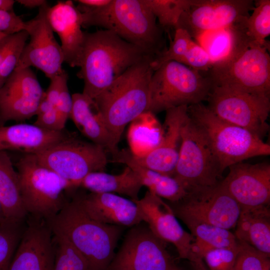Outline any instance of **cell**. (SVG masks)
Returning <instances> with one entry per match:
<instances>
[{"label": "cell", "mask_w": 270, "mask_h": 270, "mask_svg": "<svg viewBox=\"0 0 270 270\" xmlns=\"http://www.w3.org/2000/svg\"><path fill=\"white\" fill-rule=\"evenodd\" d=\"M194 0H144L162 29L175 28L182 14Z\"/></svg>", "instance_id": "obj_32"}, {"label": "cell", "mask_w": 270, "mask_h": 270, "mask_svg": "<svg viewBox=\"0 0 270 270\" xmlns=\"http://www.w3.org/2000/svg\"><path fill=\"white\" fill-rule=\"evenodd\" d=\"M188 113L208 142L223 172L245 160L270 154L269 144L218 118L202 102L188 106Z\"/></svg>", "instance_id": "obj_5"}, {"label": "cell", "mask_w": 270, "mask_h": 270, "mask_svg": "<svg viewBox=\"0 0 270 270\" xmlns=\"http://www.w3.org/2000/svg\"><path fill=\"white\" fill-rule=\"evenodd\" d=\"M238 250V243L235 248L212 249L204 254L202 260L210 270H233Z\"/></svg>", "instance_id": "obj_39"}, {"label": "cell", "mask_w": 270, "mask_h": 270, "mask_svg": "<svg viewBox=\"0 0 270 270\" xmlns=\"http://www.w3.org/2000/svg\"><path fill=\"white\" fill-rule=\"evenodd\" d=\"M162 126L154 114L146 111L134 120L128 132L130 151L136 157H142L150 152L158 144Z\"/></svg>", "instance_id": "obj_30"}, {"label": "cell", "mask_w": 270, "mask_h": 270, "mask_svg": "<svg viewBox=\"0 0 270 270\" xmlns=\"http://www.w3.org/2000/svg\"><path fill=\"white\" fill-rule=\"evenodd\" d=\"M16 166L24 207L34 218L52 219L68 201L66 194L76 188L40 164L34 154H24Z\"/></svg>", "instance_id": "obj_6"}, {"label": "cell", "mask_w": 270, "mask_h": 270, "mask_svg": "<svg viewBox=\"0 0 270 270\" xmlns=\"http://www.w3.org/2000/svg\"><path fill=\"white\" fill-rule=\"evenodd\" d=\"M50 6L46 2L39 8L36 16L25 22L30 40L23 49L16 68L34 66L51 79L62 73L64 56L60 44L54 36L47 18Z\"/></svg>", "instance_id": "obj_15"}, {"label": "cell", "mask_w": 270, "mask_h": 270, "mask_svg": "<svg viewBox=\"0 0 270 270\" xmlns=\"http://www.w3.org/2000/svg\"><path fill=\"white\" fill-rule=\"evenodd\" d=\"M222 186L238 203L241 208L270 205V164L243 162L228 167Z\"/></svg>", "instance_id": "obj_18"}, {"label": "cell", "mask_w": 270, "mask_h": 270, "mask_svg": "<svg viewBox=\"0 0 270 270\" xmlns=\"http://www.w3.org/2000/svg\"><path fill=\"white\" fill-rule=\"evenodd\" d=\"M68 75L64 70L50 79V84L46 92H44V97L52 106H56L63 86L68 83Z\"/></svg>", "instance_id": "obj_43"}, {"label": "cell", "mask_w": 270, "mask_h": 270, "mask_svg": "<svg viewBox=\"0 0 270 270\" xmlns=\"http://www.w3.org/2000/svg\"><path fill=\"white\" fill-rule=\"evenodd\" d=\"M66 130H49L34 124L0 126V150L36 154L68 138Z\"/></svg>", "instance_id": "obj_23"}, {"label": "cell", "mask_w": 270, "mask_h": 270, "mask_svg": "<svg viewBox=\"0 0 270 270\" xmlns=\"http://www.w3.org/2000/svg\"><path fill=\"white\" fill-rule=\"evenodd\" d=\"M0 202L6 220L24 222L28 214L22 202L18 172L6 152L0 150Z\"/></svg>", "instance_id": "obj_29"}, {"label": "cell", "mask_w": 270, "mask_h": 270, "mask_svg": "<svg viewBox=\"0 0 270 270\" xmlns=\"http://www.w3.org/2000/svg\"><path fill=\"white\" fill-rule=\"evenodd\" d=\"M112 161L124 164L132 168L140 178L142 186L161 198L176 202L184 198L188 192L173 176L160 174L138 164L129 150L123 149L112 156Z\"/></svg>", "instance_id": "obj_25"}, {"label": "cell", "mask_w": 270, "mask_h": 270, "mask_svg": "<svg viewBox=\"0 0 270 270\" xmlns=\"http://www.w3.org/2000/svg\"><path fill=\"white\" fill-rule=\"evenodd\" d=\"M212 84L206 74L175 62L164 63L153 72L148 110L154 114L207 100Z\"/></svg>", "instance_id": "obj_7"}, {"label": "cell", "mask_w": 270, "mask_h": 270, "mask_svg": "<svg viewBox=\"0 0 270 270\" xmlns=\"http://www.w3.org/2000/svg\"><path fill=\"white\" fill-rule=\"evenodd\" d=\"M142 186L138 175L128 166L118 174H109L104 172H90L78 184V188L88 190L90 192L124 195L132 200L139 199L138 194Z\"/></svg>", "instance_id": "obj_28"}, {"label": "cell", "mask_w": 270, "mask_h": 270, "mask_svg": "<svg viewBox=\"0 0 270 270\" xmlns=\"http://www.w3.org/2000/svg\"><path fill=\"white\" fill-rule=\"evenodd\" d=\"M270 46L250 41L232 58L206 74L212 87L270 96Z\"/></svg>", "instance_id": "obj_8"}, {"label": "cell", "mask_w": 270, "mask_h": 270, "mask_svg": "<svg viewBox=\"0 0 270 270\" xmlns=\"http://www.w3.org/2000/svg\"><path fill=\"white\" fill-rule=\"evenodd\" d=\"M76 7L82 14V26L112 31L155 57L166 50L163 30L144 0H112L98 8Z\"/></svg>", "instance_id": "obj_3"}, {"label": "cell", "mask_w": 270, "mask_h": 270, "mask_svg": "<svg viewBox=\"0 0 270 270\" xmlns=\"http://www.w3.org/2000/svg\"><path fill=\"white\" fill-rule=\"evenodd\" d=\"M72 104V96L69 92L68 83H66L62 88L55 106L60 119L64 125H66L68 118H70Z\"/></svg>", "instance_id": "obj_44"}, {"label": "cell", "mask_w": 270, "mask_h": 270, "mask_svg": "<svg viewBox=\"0 0 270 270\" xmlns=\"http://www.w3.org/2000/svg\"><path fill=\"white\" fill-rule=\"evenodd\" d=\"M193 40L190 34L181 28L175 29L173 40H170L169 47L156 56L152 62L154 71L164 62L175 61L184 63L186 53Z\"/></svg>", "instance_id": "obj_36"}, {"label": "cell", "mask_w": 270, "mask_h": 270, "mask_svg": "<svg viewBox=\"0 0 270 270\" xmlns=\"http://www.w3.org/2000/svg\"><path fill=\"white\" fill-rule=\"evenodd\" d=\"M55 260L53 270H89L80 253L64 238L53 234Z\"/></svg>", "instance_id": "obj_34"}, {"label": "cell", "mask_w": 270, "mask_h": 270, "mask_svg": "<svg viewBox=\"0 0 270 270\" xmlns=\"http://www.w3.org/2000/svg\"><path fill=\"white\" fill-rule=\"evenodd\" d=\"M154 58L148 55L130 66L94 99L116 150L126 126L148 110Z\"/></svg>", "instance_id": "obj_2"}, {"label": "cell", "mask_w": 270, "mask_h": 270, "mask_svg": "<svg viewBox=\"0 0 270 270\" xmlns=\"http://www.w3.org/2000/svg\"><path fill=\"white\" fill-rule=\"evenodd\" d=\"M12 34L6 36L0 39V66L11 43Z\"/></svg>", "instance_id": "obj_46"}, {"label": "cell", "mask_w": 270, "mask_h": 270, "mask_svg": "<svg viewBox=\"0 0 270 270\" xmlns=\"http://www.w3.org/2000/svg\"><path fill=\"white\" fill-rule=\"evenodd\" d=\"M168 204L185 224L204 223L228 230L236 227L241 210L220 182L212 188L188 192L182 200Z\"/></svg>", "instance_id": "obj_11"}, {"label": "cell", "mask_w": 270, "mask_h": 270, "mask_svg": "<svg viewBox=\"0 0 270 270\" xmlns=\"http://www.w3.org/2000/svg\"><path fill=\"white\" fill-rule=\"evenodd\" d=\"M28 38L26 30L12 34L11 43L0 66V88L16 67Z\"/></svg>", "instance_id": "obj_38"}, {"label": "cell", "mask_w": 270, "mask_h": 270, "mask_svg": "<svg viewBox=\"0 0 270 270\" xmlns=\"http://www.w3.org/2000/svg\"><path fill=\"white\" fill-rule=\"evenodd\" d=\"M148 55L151 54L112 31L84 32L78 74L84 82L82 93L94 99L128 68Z\"/></svg>", "instance_id": "obj_1"}, {"label": "cell", "mask_w": 270, "mask_h": 270, "mask_svg": "<svg viewBox=\"0 0 270 270\" xmlns=\"http://www.w3.org/2000/svg\"><path fill=\"white\" fill-rule=\"evenodd\" d=\"M207 106L216 116L243 128L261 139L269 130L270 96L212 87Z\"/></svg>", "instance_id": "obj_12"}, {"label": "cell", "mask_w": 270, "mask_h": 270, "mask_svg": "<svg viewBox=\"0 0 270 270\" xmlns=\"http://www.w3.org/2000/svg\"><path fill=\"white\" fill-rule=\"evenodd\" d=\"M143 222L130 228L106 270H182Z\"/></svg>", "instance_id": "obj_13"}, {"label": "cell", "mask_w": 270, "mask_h": 270, "mask_svg": "<svg viewBox=\"0 0 270 270\" xmlns=\"http://www.w3.org/2000/svg\"><path fill=\"white\" fill-rule=\"evenodd\" d=\"M72 104L70 116L78 130L94 144L103 148L112 156L119 150L114 148L104 118L95 101L82 93L72 95Z\"/></svg>", "instance_id": "obj_24"}, {"label": "cell", "mask_w": 270, "mask_h": 270, "mask_svg": "<svg viewBox=\"0 0 270 270\" xmlns=\"http://www.w3.org/2000/svg\"><path fill=\"white\" fill-rule=\"evenodd\" d=\"M16 2L29 8H40L47 2L44 0H18Z\"/></svg>", "instance_id": "obj_47"}, {"label": "cell", "mask_w": 270, "mask_h": 270, "mask_svg": "<svg viewBox=\"0 0 270 270\" xmlns=\"http://www.w3.org/2000/svg\"><path fill=\"white\" fill-rule=\"evenodd\" d=\"M15 3L12 0H0V10L12 11L13 10V6Z\"/></svg>", "instance_id": "obj_48"}, {"label": "cell", "mask_w": 270, "mask_h": 270, "mask_svg": "<svg viewBox=\"0 0 270 270\" xmlns=\"http://www.w3.org/2000/svg\"><path fill=\"white\" fill-rule=\"evenodd\" d=\"M54 260L51 229L45 220L30 217L8 270H53Z\"/></svg>", "instance_id": "obj_19"}, {"label": "cell", "mask_w": 270, "mask_h": 270, "mask_svg": "<svg viewBox=\"0 0 270 270\" xmlns=\"http://www.w3.org/2000/svg\"><path fill=\"white\" fill-rule=\"evenodd\" d=\"M6 36H8V35H6V34H0V39L2 38L3 37Z\"/></svg>", "instance_id": "obj_51"}, {"label": "cell", "mask_w": 270, "mask_h": 270, "mask_svg": "<svg viewBox=\"0 0 270 270\" xmlns=\"http://www.w3.org/2000/svg\"><path fill=\"white\" fill-rule=\"evenodd\" d=\"M6 220L4 218L2 207L0 202V224L4 222Z\"/></svg>", "instance_id": "obj_50"}, {"label": "cell", "mask_w": 270, "mask_h": 270, "mask_svg": "<svg viewBox=\"0 0 270 270\" xmlns=\"http://www.w3.org/2000/svg\"><path fill=\"white\" fill-rule=\"evenodd\" d=\"M25 22L13 10H0V34L10 35L24 30Z\"/></svg>", "instance_id": "obj_41"}, {"label": "cell", "mask_w": 270, "mask_h": 270, "mask_svg": "<svg viewBox=\"0 0 270 270\" xmlns=\"http://www.w3.org/2000/svg\"><path fill=\"white\" fill-rule=\"evenodd\" d=\"M34 124L44 129L52 131L64 130L65 125L62 123L55 107L36 114Z\"/></svg>", "instance_id": "obj_42"}, {"label": "cell", "mask_w": 270, "mask_h": 270, "mask_svg": "<svg viewBox=\"0 0 270 270\" xmlns=\"http://www.w3.org/2000/svg\"><path fill=\"white\" fill-rule=\"evenodd\" d=\"M112 0H78L80 5L92 8H98L108 5Z\"/></svg>", "instance_id": "obj_45"}, {"label": "cell", "mask_w": 270, "mask_h": 270, "mask_svg": "<svg viewBox=\"0 0 270 270\" xmlns=\"http://www.w3.org/2000/svg\"><path fill=\"white\" fill-rule=\"evenodd\" d=\"M190 262L194 270H208L204 264L203 260L202 258H196Z\"/></svg>", "instance_id": "obj_49"}, {"label": "cell", "mask_w": 270, "mask_h": 270, "mask_svg": "<svg viewBox=\"0 0 270 270\" xmlns=\"http://www.w3.org/2000/svg\"><path fill=\"white\" fill-rule=\"evenodd\" d=\"M254 6L252 0H194L174 28L199 40L205 34L244 22Z\"/></svg>", "instance_id": "obj_14"}, {"label": "cell", "mask_w": 270, "mask_h": 270, "mask_svg": "<svg viewBox=\"0 0 270 270\" xmlns=\"http://www.w3.org/2000/svg\"><path fill=\"white\" fill-rule=\"evenodd\" d=\"M73 198L90 218L100 223L131 228L144 222L137 205L118 194L90 192Z\"/></svg>", "instance_id": "obj_21"}, {"label": "cell", "mask_w": 270, "mask_h": 270, "mask_svg": "<svg viewBox=\"0 0 270 270\" xmlns=\"http://www.w3.org/2000/svg\"><path fill=\"white\" fill-rule=\"evenodd\" d=\"M223 172L208 142L188 113L173 177L190 192L216 186Z\"/></svg>", "instance_id": "obj_9"}, {"label": "cell", "mask_w": 270, "mask_h": 270, "mask_svg": "<svg viewBox=\"0 0 270 270\" xmlns=\"http://www.w3.org/2000/svg\"><path fill=\"white\" fill-rule=\"evenodd\" d=\"M106 152L102 146L70 134L34 156L40 164L78 188L88 174L104 172L108 162Z\"/></svg>", "instance_id": "obj_10"}, {"label": "cell", "mask_w": 270, "mask_h": 270, "mask_svg": "<svg viewBox=\"0 0 270 270\" xmlns=\"http://www.w3.org/2000/svg\"><path fill=\"white\" fill-rule=\"evenodd\" d=\"M44 95L30 68H15L0 88V126L36 116Z\"/></svg>", "instance_id": "obj_16"}, {"label": "cell", "mask_w": 270, "mask_h": 270, "mask_svg": "<svg viewBox=\"0 0 270 270\" xmlns=\"http://www.w3.org/2000/svg\"><path fill=\"white\" fill-rule=\"evenodd\" d=\"M194 238L192 252L196 258L202 259L208 250L220 248H235L238 240L230 230L204 223L186 224Z\"/></svg>", "instance_id": "obj_31"}, {"label": "cell", "mask_w": 270, "mask_h": 270, "mask_svg": "<svg viewBox=\"0 0 270 270\" xmlns=\"http://www.w3.org/2000/svg\"><path fill=\"white\" fill-rule=\"evenodd\" d=\"M183 64L202 73L208 72L212 66L206 51L194 40L190 45Z\"/></svg>", "instance_id": "obj_40"}, {"label": "cell", "mask_w": 270, "mask_h": 270, "mask_svg": "<svg viewBox=\"0 0 270 270\" xmlns=\"http://www.w3.org/2000/svg\"><path fill=\"white\" fill-rule=\"evenodd\" d=\"M54 234L66 238L86 260L89 270H106L124 227L90 218L72 198L46 222Z\"/></svg>", "instance_id": "obj_4"}, {"label": "cell", "mask_w": 270, "mask_h": 270, "mask_svg": "<svg viewBox=\"0 0 270 270\" xmlns=\"http://www.w3.org/2000/svg\"><path fill=\"white\" fill-rule=\"evenodd\" d=\"M248 36L260 44L270 46L266 38L270 34V0H259L245 22Z\"/></svg>", "instance_id": "obj_33"}, {"label": "cell", "mask_w": 270, "mask_h": 270, "mask_svg": "<svg viewBox=\"0 0 270 270\" xmlns=\"http://www.w3.org/2000/svg\"><path fill=\"white\" fill-rule=\"evenodd\" d=\"M238 252L233 270H270V256L244 242L238 240Z\"/></svg>", "instance_id": "obj_37"}, {"label": "cell", "mask_w": 270, "mask_h": 270, "mask_svg": "<svg viewBox=\"0 0 270 270\" xmlns=\"http://www.w3.org/2000/svg\"><path fill=\"white\" fill-rule=\"evenodd\" d=\"M235 228L238 240L270 256V205L241 208Z\"/></svg>", "instance_id": "obj_26"}, {"label": "cell", "mask_w": 270, "mask_h": 270, "mask_svg": "<svg viewBox=\"0 0 270 270\" xmlns=\"http://www.w3.org/2000/svg\"><path fill=\"white\" fill-rule=\"evenodd\" d=\"M47 18L59 36L64 62L71 67H79L84 39L80 12L72 0L58 1L50 6Z\"/></svg>", "instance_id": "obj_22"}, {"label": "cell", "mask_w": 270, "mask_h": 270, "mask_svg": "<svg viewBox=\"0 0 270 270\" xmlns=\"http://www.w3.org/2000/svg\"><path fill=\"white\" fill-rule=\"evenodd\" d=\"M246 20L208 32L201 37L204 38L201 46L209 56L212 67L228 61L252 40L246 33Z\"/></svg>", "instance_id": "obj_27"}, {"label": "cell", "mask_w": 270, "mask_h": 270, "mask_svg": "<svg viewBox=\"0 0 270 270\" xmlns=\"http://www.w3.org/2000/svg\"><path fill=\"white\" fill-rule=\"evenodd\" d=\"M166 112L158 145L144 156L136 157L132 154L140 164L173 176L181 144V128L188 114V106L172 108Z\"/></svg>", "instance_id": "obj_20"}, {"label": "cell", "mask_w": 270, "mask_h": 270, "mask_svg": "<svg viewBox=\"0 0 270 270\" xmlns=\"http://www.w3.org/2000/svg\"><path fill=\"white\" fill-rule=\"evenodd\" d=\"M23 224H0V270H8L25 228Z\"/></svg>", "instance_id": "obj_35"}, {"label": "cell", "mask_w": 270, "mask_h": 270, "mask_svg": "<svg viewBox=\"0 0 270 270\" xmlns=\"http://www.w3.org/2000/svg\"><path fill=\"white\" fill-rule=\"evenodd\" d=\"M132 201L139 208L144 222L158 238L174 244L180 258L190 262L195 258L194 238L182 228L168 203L149 190L142 198Z\"/></svg>", "instance_id": "obj_17"}]
</instances>
